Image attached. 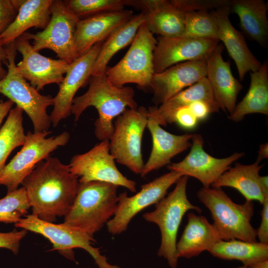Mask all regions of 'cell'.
Returning <instances> with one entry per match:
<instances>
[{"mask_svg": "<svg viewBox=\"0 0 268 268\" xmlns=\"http://www.w3.org/2000/svg\"><path fill=\"white\" fill-rule=\"evenodd\" d=\"M78 177L68 165L56 157L49 156L40 162L22 181L32 214L44 221L54 223L70 209L79 186Z\"/></svg>", "mask_w": 268, "mask_h": 268, "instance_id": "cell-1", "label": "cell"}, {"mask_svg": "<svg viewBox=\"0 0 268 268\" xmlns=\"http://www.w3.org/2000/svg\"><path fill=\"white\" fill-rule=\"evenodd\" d=\"M88 83L87 91L73 99L71 114L76 122L88 107H95L98 113L94 123L95 135L100 141L109 140L114 131L113 120L126 109L138 107L134 90L130 86L114 85L105 73L91 75Z\"/></svg>", "mask_w": 268, "mask_h": 268, "instance_id": "cell-2", "label": "cell"}, {"mask_svg": "<svg viewBox=\"0 0 268 268\" xmlns=\"http://www.w3.org/2000/svg\"><path fill=\"white\" fill-rule=\"evenodd\" d=\"M118 187L99 181L79 183L74 201L64 216L63 223L93 237L116 212Z\"/></svg>", "mask_w": 268, "mask_h": 268, "instance_id": "cell-3", "label": "cell"}, {"mask_svg": "<svg viewBox=\"0 0 268 268\" xmlns=\"http://www.w3.org/2000/svg\"><path fill=\"white\" fill-rule=\"evenodd\" d=\"M197 197L209 210L212 224L221 240L257 242V230L251 223L254 213L253 201L235 203L221 188L212 187H202Z\"/></svg>", "mask_w": 268, "mask_h": 268, "instance_id": "cell-4", "label": "cell"}, {"mask_svg": "<svg viewBox=\"0 0 268 268\" xmlns=\"http://www.w3.org/2000/svg\"><path fill=\"white\" fill-rule=\"evenodd\" d=\"M187 176H182L176 182L174 189L155 204L154 210L145 213L143 218L156 224L161 233V244L157 255L167 262L171 268H177V236L184 215L189 210L201 213L199 207L193 204L187 195Z\"/></svg>", "mask_w": 268, "mask_h": 268, "instance_id": "cell-5", "label": "cell"}, {"mask_svg": "<svg viewBox=\"0 0 268 268\" xmlns=\"http://www.w3.org/2000/svg\"><path fill=\"white\" fill-rule=\"evenodd\" d=\"M4 47L7 58L4 64L7 72L0 80V93L27 114L32 123L34 132L48 131L51 122L47 110L54 105L53 98L50 95L41 94L19 73L15 62L17 52L15 42Z\"/></svg>", "mask_w": 268, "mask_h": 268, "instance_id": "cell-6", "label": "cell"}, {"mask_svg": "<svg viewBox=\"0 0 268 268\" xmlns=\"http://www.w3.org/2000/svg\"><path fill=\"white\" fill-rule=\"evenodd\" d=\"M148 118V110L144 106L126 109L117 117L109 139L110 152L115 161L136 174H141L144 165L141 141Z\"/></svg>", "mask_w": 268, "mask_h": 268, "instance_id": "cell-7", "label": "cell"}, {"mask_svg": "<svg viewBox=\"0 0 268 268\" xmlns=\"http://www.w3.org/2000/svg\"><path fill=\"white\" fill-rule=\"evenodd\" d=\"M156 43L157 40L143 22L124 57L114 66L107 68L108 78L118 87L128 83L149 87L154 73L153 53Z\"/></svg>", "mask_w": 268, "mask_h": 268, "instance_id": "cell-8", "label": "cell"}, {"mask_svg": "<svg viewBox=\"0 0 268 268\" xmlns=\"http://www.w3.org/2000/svg\"><path fill=\"white\" fill-rule=\"evenodd\" d=\"M50 131L28 132L21 149L0 172V185L6 187L7 192L18 189L24 179L42 161L58 147L68 142L67 132L49 137Z\"/></svg>", "mask_w": 268, "mask_h": 268, "instance_id": "cell-9", "label": "cell"}, {"mask_svg": "<svg viewBox=\"0 0 268 268\" xmlns=\"http://www.w3.org/2000/svg\"><path fill=\"white\" fill-rule=\"evenodd\" d=\"M18 228L40 234L53 245L52 250H57L66 258L75 261L73 249L82 248L93 258L99 268H121L110 264L99 248L92 246L96 242L93 237L75 227L65 224H56L40 219L32 214H28L14 224Z\"/></svg>", "mask_w": 268, "mask_h": 268, "instance_id": "cell-10", "label": "cell"}, {"mask_svg": "<svg viewBox=\"0 0 268 268\" xmlns=\"http://www.w3.org/2000/svg\"><path fill=\"white\" fill-rule=\"evenodd\" d=\"M50 12V20L44 30L36 33L26 32L21 37L32 40L34 50L50 49L60 59L70 64L77 58L74 36L80 19L68 9L64 0H53Z\"/></svg>", "mask_w": 268, "mask_h": 268, "instance_id": "cell-11", "label": "cell"}, {"mask_svg": "<svg viewBox=\"0 0 268 268\" xmlns=\"http://www.w3.org/2000/svg\"><path fill=\"white\" fill-rule=\"evenodd\" d=\"M183 176L178 171H170L142 185L139 192L132 197L127 192L120 194L116 212L106 224L108 231L113 235L125 231L134 217L164 198L169 188Z\"/></svg>", "mask_w": 268, "mask_h": 268, "instance_id": "cell-12", "label": "cell"}, {"mask_svg": "<svg viewBox=\"0 0 268 268\" xmlns=\"http://www.w3.org/2000/svg\"><path fill=\"white\" fill-rule=\"evenodd\" d=\"M68 165L79 183L103 182L136 192L135 181L128 179L117 168L110 152L109 140L101 141L86 152L75 155Z\"/></svg>", "mask_w": 268, "mask_h": 268, "instance_id": "cell-13", "label": "cell"}, {"mask_svg": "<svg viewBox=\"0 0 268 268\" xmlns=\"http://www.w3.org/2000/svg\"><path fill=\"white\" fill-rule=\"evenodd\" d=\"M192 146L189 154L182 161L168 166L170 171L180 172L183 176L198 180L203 187H209L236 161L244 156V152H235L230 156L218 158L213 157L203 149L202 136L193 134Z\"/></svg>", "mask_w": 268, "mask_h": 268, "instance_id": "cell-14", "label": "cell"}, {"mask_svg": "<svg viewBox=\"0 0 268 268\" xmlns=\"http://www.w3.org/2000/svg\"><path fill=\"white\" fill-rule=\"evenodd\" d=\"M219 42L217 39L184 36H159L153 53L154 73L177 64L206 60Z\"/></svg>", "mask_w": 268, "mask_h": 268, "instance_id": "cell-15", "label": "cell"}, {"mask_svg": "<svg viewBox=\"0 0 268 268\" xmlns=\"http://www.w3.org/2000/svg\"><path fill=\"white\" fill-rule=\"evenodd\" d=\"M17 52L22 59L16 65L21 76L38 91L49 84L59 85L64 78L69 63L44 56L34 50L29 40L22 37L15 41Z\"/></svg>", "mask_w": 268, "mask_h": 268, "instance_id": "cell-16", "label": "cell"}, {"mask_svg": "<svg viewBox=\"0 0 268 268\" xmlns=\"http://www.w3.org/2000/svg\"><path fill=\"white\" fill-rule=\"evenodd\" d=\"M103 42L96 44L88 52L69 64L66 76L59 85V90L53 98L54 108L50 116L53 127H56L61 121L71 114L74 95L88 82L93 65Z\"/></svg>", "mask_w": 268, "mask_h": 268, "instance_id": "cell-17", "label": "cell"}, {"mask_svg": "<svg viewBox=\"0 0 268 268\" xmlns=\"http://www.w3.org/2000/svg\"><path fill=\"white\" fill-rule=\"evenodd\" d=\"M206 76V60L177 64L154 73L149 85L153 102L159 106Z\"/></svg>", "mask_w": 268, "mask_h": 268, "instance_id": "cell-18", "label": "cell"}, {"mask_svg": "<svg viewBox=\"0 0 268 268\" xmlns=\"http://www.w3.org/2000/svg\"><path fill=\"white\" fill-rule=\"evenodd\" d=\"M223 49V45L219 43L206 58V77L220 109L231 115L243 85L233 75L230 62L224 60Z\"/></svg>", "mask_w": 268, "mask_h": 268, "instance_id": "cell-19", "label": "cell"}, {"mask_svg": "<svg viewBox=\"0 0 268 268\" xmlns=\"http://www.w3.org/2000/svg\"><path fill=\"white\" fill-rule=\"evenodd\" d=\"M126 5L141 10L149 30L160 37L183 36L185 13L168 0H126Z\"/></svg>", "mask_w": 268, "mask_h": 268, "instance_id": "cell-20", "label": "cell"}, {"mask_svg": "<svg viewBox=\"0 0 268 268\" xmlns=\"http://www.w3.org/2000/svg\"><path fill=\"white\" fill-rule=\"evenodd\" d=\"M133 15L132 10L124 9L98 13L79 19L74 36L77 58L88 52L96 44L105 40Z\"/></svg>", "mask_w": 268, "mask_h": 268, "instance_id": "cell-21", "label": "cell"}, {"mask_svg": "<svg viewBox=\"0 0 268 268\" xmlns=\"http://www.w3.org/2000/svg\"><path fill=\"white\" fill-rule=\"evenodd\" d=\"M218 27V39L222 41L235 62L239 77L242 81L248 72L259 69L262 63L249 48L243 34L237 30L229 19V6L211 10Z\"/></svg>", "mask_w": 268, "mask_h": 268, "instance_id": "cell-22", "label": "cell"}, {"mask_svg": "<svg viewBox=\"0 0 268 268\" xmlns=\"http://www.w3.org/2000/svg\"><path fill=\"white\" fill-rule=\"evenodd\" d=\"M152 139V150L140 174L143 177L152 171L169 164L176 155L192 146L193 134L176 135L169 133L148 118L146 127Z\"/></svg>", "mask_w": 268, "mask_h": 268, "instance_id": "cell-23", "label": "cell"}, {"mask_svg": "<svg viewBox=\"0 0 268 268\" xmlns=\"http://www.w3.org/2000/svg\"><path fill=\"white\" fill-rule=\"evenodd\" d=\"M188 222L176 244L178 258L191 259L208 251L221 240L212 224L203 215L190 212Z\"/></svg>", "mask_w": 268, "mask_h": 268, "instance_id": "cell-24", "label": "cell"}, {"mask_svg": "<svg viewBox=\"0 0 268 268\" xmlns=\"http://www.w3.org/2000/svg\"><path fill=\"white\" fill-rule=\"evenodd\" d=\"M230 12L237 15L243 35L266 48L268 43V6L264 0H230Z\"/></svg>", "mask_w": 268, "mask_h": 268, "instance_id": "cell-25", "label": "cell"}, {"mask_svg": "<svg viewBox=\"0 0 268 268\" xmlns=\"http://www.w3.org/2000/svg\"><path fill=\"white\" fill-rule=\"evenodd\" d=\"M53 0H23L12 24L0 35V46L5 47L32 27L44 30L51 19Z\"/></svg>", "mask_w": 268, "mask_h": 268, "instance_id": "cell-26", "label": "cell"}, {"mask_svg": "<svg viewBox=\"0 0 268 268\" xmlns=\"http://www.w3.org/2000/svg\"><path fill=\"white\" fill-rule=\"evenodd\" d=\"M263 166L256 161L249 165L237 163L223 173L211 187L234 188L245 197L246 201L255 200L263 204L268 198L265 196L260 183L259 172Z\"/></svg>", "mask_w": 268, "mask_h": 268, "instance_id": "cell-27", "label": "cell"}, {"mask_svg": "<svg viewBox=\"0 0 268 268\" xmlns=\"http://www.w3.org/2000/svg\"><path fill=\"white\" fill-rule=\"evenodd\" d=\"M198 101H204L219 107L206 77L161 105L149 107L147 109L148 118L160 126H166L170 124L171 116L176 109Z\"/></svg>", "mask_w": 268, "mask_h": 268, "instance_id": "cell-28", "label": "cell"}, {"mask_svg": "<svg viewBox=\"0 0 268 268\" xmlns=\"http://www.w3.org/2000/svg\"><path fill=\"white\" fill-rule=\"evenodd\" d=\"M250 73L251 80L248 91L229 116V119L234 122L242 121L249 114L268 115V60L262 63L259 69Z\"/></svg>", "mask_w": 268, "mask_h": 268, "instance_id": "cell-29", "label": "cell"}, {"mask_svg": "<svg viewBox=\"0 0 268 268\" xmlns=\"http://www.w3.org/2000/svg\"><path fill=\"white\" fill-rule=\"evenodd\" d=\"M144 22L142 12L133 15L115 29L103 42L93 65L91 75L105 73L107 65L113 56L133 41L140 26Z\"/></svg>", "mask_w": 268, "mask_h": 268, "instance_id": "cell-30", "label": "cell"}, {"mask_svg": "<svg viewBox=\"0 0 268 268\" xmlns=\"http://www.w3.org/2000/svg\"><path fill=\"white\" fill-rule=\"evenodd\" d=\"M213 257L225 260H238L243 266L268 260V244L233 239L220 240L208 251Z\"/></svg>", "mask_w": 268, "mask_h": 268, "instance_id": "cell-31", "label": "cell"}, {"mask_svg": "<svg viewBox=\"0 0 268 268\" xmlns=\"http://www.w3.org/2000/svg\"><path fill=\"white\" fill-rule=\"evenodd\" d=\"M23 112L17 106L11 109L0 129V172L12 150L24 143L26 134L23 126Z\"/></svg>", "mask_w": 268, "mask_h": 268, "instance_id": "cell-32", "label": "cell"}, {"mask_svg": "<svg viewBox=\"0 0 268 268\" xmlns=\"http://www.w3.org/2000/svg\"><path fill=\"white\" fill-rule=\"evenodd\" d=\"M218 33L217 25L211 11L185 13V28L183 36L218 40Z\"/></svg>", "mask_w": 268, "mask_h": 268, "instance_id": "cell-33", "label": "cell"}, {"mask_svg": "<svg viewBox=\"0 0 268 268\" xmlns=\"http://www.w3.org/2000/svg\"><path fill=\"white\" fill-rule=\"evenodd\" d=\"M30 208L31 205L23 187L7 192L0 199V222L15 224L27 215Z\"/></svg>", "mask_w": 268, "mask_h": 268, "instance_id": "cell-34", "label": "cell"}, {"mask_svg": "<svg viewBox=\"0 0 268 268\" xmlns=\"http://www.w3.org/2000/svg\"><path fill=\"white\" fill-rule=\"evenodd\" d=\"M68 9L80 19L98 13L124 9L126 0H64Z\"/></svg>", "mask_w": 268, "mask_h": 268, "instance_id": "cell-35", "label": "cell"}, {"mask_svg": "<svg viewBox=\"0 0 268 268\" xmlns=\"http://www.w3.org/2000/svg\"><path fill=\"white\" fill-rule=\"evenodd\" d=\"M175 7L183 12L211 11L228 6L230 0H170Z\"/></svg>", "mask_w": 268, "mask_h": 268, "instance_id": "cell-36", "label": "cell"}, {"mask_svg": "<svg viewBox=\"0 0 268 268\" xmlns=\"http://www.w3.org/2000/svg\"><path fill=\"white\" fill-rule=\"evenodd\" d=\"M23 0H0V35L15 19Z\"/></svg>", "mask_w": 268, "mask_h": 268, "instance_id": "cell-37", "label": "cell"}, {"mask_svg": "<svg viewBox=\"0 0 268 268\" xmlns=\"http://www.w3.org/2000/svg\"><path fill=\"white\" fill-rule=\"evenodd\" d=\"M199 121L190 110L189 106L176 109L173 113L170 124L176 123L187 130L194 129Z\"/></svg>", "mask_w": 268, "mask_h": 268, "instance_id": "cell-38", "label": "cell"}, {"mask_svg": "<svg viewBox=\"0 0 268 268\" xmlns=\"http://www.w3.org/2000/svg\"><path fill=\"white\" fill-rule=\"evenodd\" d=\"M27 232V230L23 229L20 231L0 232V248L8 249L14 254H17L20 241L26 236Z\"/></svg>", "mask_w": 268, "mask_h": 268, "instance_id": "cell-39", "label": "cell"}, {"mask_svg": "<svg viewBox=\"0 0 268 268\" xmlns=\"http://www.w3.org/2000/svg\"><path fill=\"white\" fill-rule=\"evenodd\" d=\"M262 204L261 222L257 230V237L260 242L268 244V198L265 200Z\"/></svg>", "mask_w": 268, "mask_h": 268, "instance_id": "cell-40", "label": "cell"}, {"mask_svg": "<svg viewBox=\"0 0 268 268\" xmlns=\"http://www.w3.org/2000/svg\"><path fill=\"white\" fill-rule=\"evenodd\" d=\"M14 103L10 100L0 102V126L4 117L9 113Z\"/></svg>", "mask_w": 268, "mask_h": 268, "instance_id": "cell-41", "label": "cell"}, {"mask_svg": "<svg viewBox=\"0 0 268 268\" xmlns=\"http://www.w3.org/2000/svg\"><path fill=\"white\" fill-rule=\"evenodd\" d=\"M7 55L4 47L0 46V80L3 78L7 74V70L2 67V64L7 62Z\"/></svg>", "mask_w": 268, "mask_h": 268, "instance_id": "cell-42", "label": "cell"}, {"mask_svg": "<svg viewBox=\"0 0 268 268\" xmlns=\"http://www.w3.org/2000/svg\"><path fill=\"white\" fill-rule=\"evenodd\" d=\"M268 158V142L262 144L260 145L258 150V156L256 161L260 163L264 159Z\"/></svg>", "mask_w": 268, "mask_h": 268, "instance_id": "cell-43", "label": "cell"}, {"mask_svg": "<svg viewBox=\"0 0 268 268\" xmlns=\"http://www.w3.org/2000/svg\"><path fill=\"white\" fill-rule=\"evenodd\" d=\"M260 180L264 195L266 197H268V176H260Z\"/></svg>", "mask_w": 268, "mask_h": 268, "instance_id": "cell-44", "label": "cell"}, {"mask_svg": "<svg viewBox=\"0 0 268 268\" xmlns=\"http://www.w3.org/2000/svg\"><path fill=\"white\" fill-rule=\"evenodd\" d=\"M247 268H268V260L252 264Z\"/></svg>", "mask_w": 268, "mask_h": 268, "instance_id": "cell-45", "label": "cell"}, {"mask_svg": "<svg viewBox=\"0 0 268 268\" xmlns=\"http://www.w3.org/2000/svg\"><path fill=\"white\" fill-rule=\"evenodd\" d=\"M236 268H247V267L245 266H240Z\"/></svg>", "mask_w": 268, "mask_h": 268, "instance_id": "cell-46", "label": "cell"}]
</instances>
